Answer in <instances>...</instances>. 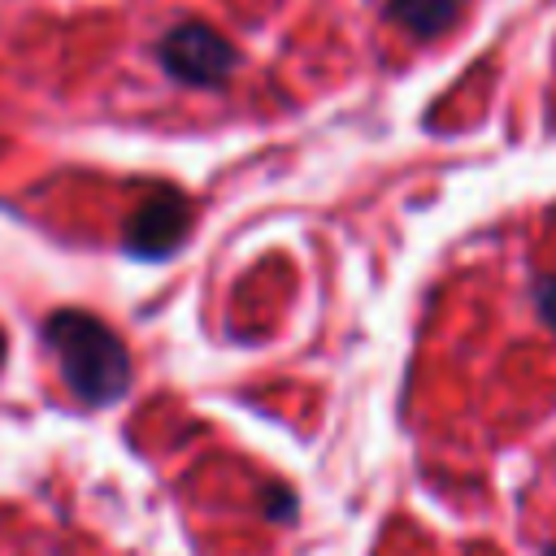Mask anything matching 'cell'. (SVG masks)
Wrapping results in <instances>:
<instances>
[{"mask_svg":"<svg viewBox=\"0 0 556 556\" xmlns=\"http://www.w3.org/2000/svg\"><path fill=\"white\" fill-rule=\"evenodd\" d=\"M48 348L61 361V374L70 382V391L83 404H113L126 395L130 387V356L122 348V339L96 321L91 313L78 308H61L48 317L43 326Z\"/></svg>","mask_w":556,"mask_h":556,"instance_id":"cell-1","label":"cell"},{"mask_svg":"<svg viewBox=\"0 0 556 556\" xmlns=\"http://www.w3.org/2000/svg\"><path fill=\"white\" fill-rule=\"evenodd\" d=\"M156 56H161L165 74L187 83V87H217L235 70V48L213 26H200V22L174 26L156 43Z\"/></svg>","mask_w":556,"mask_h":556,"instance_id":"cell-2","label":"cell"},{"mask_svg":"<svg viewBox=\"0 0 556 556\" xmlns=\"http://www.w3.org/2000/svg\"><path fill=\"white\" fill-rule=\"evenodd\" d=\"M191 226V208L178 191H156L139 204V213L126 222V248L139 256H165L182 243Z\"/></svg>","mask_w":556,"mask_h":556,"instance_id":"cell-3","label":"cell"},{"mask_svg":"<svg viewBox=\"0 0 556 556\" xmlns=\"http://www.w3.org/2000/svg\"><path fill=\"white\" fill-rule=\"evenodd\" d=\"M456 13V0H391V17L413 35H439Z\"/></svg>","mask_w":556,"mask_h":556,"instance_id":"cell-4","label":"cell"},{"mask_svg":"<svg viewBox=\"0 0 556 556\" xmlns=\"http://www.w3.org/2000/svg\"><path fill=\"white\" fill-rule=\"evenodd\" d=\"M534 300H539V313H543V321L556 330V278H543V282L534 287Z\"/></svg>","mask_w":556,"mask_h":556,"instance_id":"cell-5","label":"cell"},{"mask_svg":"<svg viewBox=\"0 0 556 556\" xmlns=\"http://www.w3.org/2000/svg\"><path fill=\"white\" fill-rule=\"evenodd\" d=\"M265 508H269V517H282V521H291V517H295V500H291L287 491L269 495V504H265Z\"/></svg>","mask_w":556,"mask_h":556,"instance_id":"cell-6","label":"cell"},{"mask_svg":"<svg viewBox=\"0 0 556 556\" xmlns=\"http://www.w3.org/2000/svg\"><path fill=\"white\" fill-rule=\"evenodd\" d=\"M0 361H4V339H0Z\"/></svg>","mask_w":556,"mask_h":556,"instance_id":"cell-7","label":"cell"},{"mask_svg":"<svg viewBox=\"0 0 556 556\" xmlns=\"http://www.w3.org/2000/svg\"><path fill=\"white\" fill-rule=\"evenodd\" d=\"M547 556H556V547H547Z\"/></svg>","mask_w":556,"mask_h":556,"instance_id":"cell-8","label":"cell"}]
</instances>
